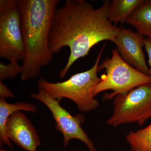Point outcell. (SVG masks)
I'll list each match as a JSON object with an SVG mask.
<instances>
[{
    "label": "cell",
    "instance_id": "obj_7",
    "mask_svg": "<svg viewBox=\"0 0 151 151\" xmlns=\"http://www.w3.org/2000/svg\"><path fill=\"white\" fill-rule=\"evenodd\" d=\"M31 96L43 103L51 112L56 123L55 129L63 136L65 147L70 140L76 139L83 142L89 151H96L94 143L81 128V124L85 121L84 116L80 114L72 116L60 105L59 101L52 98L43 89L39 88L38 91L33 93Z\"/></svg>",
    "mask_w": 151,
    "mask_h": 151
},
{
    "label": "cell",
    "instance_id": "obj_8",
    "mask_svg": "<svg viewBox=\"0 0 151 151\" xmlns=\"http://www.w3.org/2000/svg\"><path fill=\"white\" fill-rule=\"evenodd\" d=\"M145 39L139 33L122 27L115 44L117 46L116 49L124 61L142 73L149 75V68L143 50Z\"/></svg>",
    "mask_w": 151,
    "mask_h": 151
},
{
    "label": "cell",
    "instance_id": "obj_16",
    "mask_svg": "<svg viewBox=\"0 0 151 151\" xmlns=\"http://www.w3.org/2000/svg\"><path fill=\"white\" fill-rule=\"evenodd\" d=\"M0 97H14V96L8 88L7 86L3 84V82H0Z\"/></svg>",
    "mask_w": 151,
    "mask_h": 151
},
{
    "label": "cell",
    "instance_id": "obj_1",
    "mask_svg": "<svg viewBox=\"0 0 151 151\" xmlns=\"http://www.w3.org/2000/svg\"><path fill=\"white\" fill-rule=\"evenodd\" d=\"M110 3L105 1L95 9L85 0H66L57 9L50 34V49L53 54L64 47L70 50L67 63L60 72V78H64L73 63L88 55L97 44L105 40L115 44L120 27L108 19Z\"/></svg>",
    "mask_w": 151,
    "mask_h": 151
},
{
    "label": "cell",
    "instance_id": "obj_5",
    "mask_svg": "<svg viewBox=\"0 0 151 151\" xmlns=\"http://www.w3.org/2000/svg\"><path fill=\"white\" fill-rule=\"evenodd\" d=\"M113 114L107 124L117 127L137 123L142 126L151 117V83L141 85L114 97Z\"/></svg>",
    "mask_w": 151,
    "mask_h": 151
},
{
    "label": "cell",
    "instance_id": "obj_4",
    "mask_svg": "<svg viewBox=\"0 0 151 151\" xmlns=\"http://www.w3.org/2000/svg\"><path fill=\"white\" fill-rule=\"evenodd\" d=\"M111 58H107L99 65V71L104 69L105 74L93 89L94 97L101 92L111 90L105 94L104 100H110L119 94H125L142 84L151 83V76L137 70L120 56L116 49L112 50Z\"/></svg>",
    "mask_w": 151,
    "mask_h": 151
},
{
    "label": "cell",
    "instance_id": "obj_12",
    "mask_svg": "<svg viewBox=\"0 0 151 151\" xmlns=\"http://www.w3.org/2000/svg\"><path fill=\"white\" fill-rule=\"evenodd\" d=\"M144 0H113L108 12L109 20L115 24L127 22L129 17Z\"/></svg>",
    "mask_w": 151,
    "mask_h": 151
},
{
    "label": "cell",
    "instance_id": "obj_14",
    "mask_svg": "<svg viewBox=\"0 0 151 151\" xmlns=\"http://www.w3.org/2000/svg\"><path fill=\"white\" fill-rule=\"evenodd\" d=\"M22 72V65H19L17 62H10L8 64L0 63V82L14 78Z\"/></svg>",
    "mask_w": 151,
    "mask_h": 151
},
{
    "label": "cell",
    "instance_id": "obj_3",
    "mask_svg": "<svg viewBox=\"0 0 151 151\" xmlns=\"http://www.w3.org/2000/svg\"><path fill=\"white\" fill-rule=\"evenodd\" d=\"M105 46L104 44L94 65L89 70L76 73L62 82L53 83L42 78L38 82V88L45 90L52 98L59 102L63 98L72 100L81 112H89L96 109L99 103L95 98L93 90L101 79L97 72Z\"/></svg>",
    "mask_w": 151,
    "mask_h": 151
},
{
    "label": "cell",
    "instance_id": "obj_9",
    "mask_svg": "<svg viewBox=\"0 0 151 151\" xmlns=\"http://www.w3.org/2000/svg\"><path fill=\"white\" fill-rule=\"evenodd\" d=\"M8 138L25 150L36 151L40 145L36 130L27 117L21 111L9 117L6 125Z\"/></svg>",
    "mask_w": 151,
    "mask_h": 151
},
{
    "label": "cell",
    "instance_id": "obj_15",
    "mask_svg": "<svg viewBox=\"0 0 151 151\" xmlns=\"http://www.w3.org/2000/svg\"><path fill=\"white\" fill-rule=\"evenodd\" d=\"M145 47L148 56L149 75L151 76V37L145 38Z\"/></svg>",
    "mask_w": 151,
    "mask_h": 151
},
{
    "label": "cell",
    "instance_id": "obj_6",
    "mask_svg": "<svg viewBox=\"0 0 151 151\" xmlns=\"http://www.w3.org/2000/svg\"><path fill=\"white\" fill-rule=\"evenodd\" d=\"M0 57L10 62L23 60L24 46L18 0L0 1Z\"/></svg>",
    "mask_w": 151,
    "mask_h": 151
},
{
    "label": "cell",
    "instance_id": "obj_13",
    "mask_svg": "<svg viewBox=\"0 0 151 151\" xmlns=\"http://www.w3.org/2000/svg\"><path fill=\"white\" fill-rule=\"evenodd\" d=\"M126 140L131 151H151V124L142 129L130 132Z\"/></svg>",
    "mask_w": 151,
    "mask_h": 151
},
{
    "label": "cell",
    "instance_id": "obj_2",
    "mask_svg": "<svg viewBox=\"0 0 151 151\" xmlns=\"http://www.w3.org/2000/svg\"><path fill=\"white\" fill-rule=\"evenodd\" d=\"M59 3V0H18L24 46L23 81L37 77L41 68L52 60L49 39Z\"/></svg>",
    "mask_w": 151,
    "mask_h": 151
},
{
    "label": "cell",
    "instance_id": "obj_10",
    "mask_svg": "<svg viewBox=\"0 0 151 151\" xmlns=\"http://www.w3.org/2000/svg\"><path fill=\"white\" fill-rule=\"evenodd\" d=\"M24 111L35 113L37 108L35 105L28 103L19 102L10 103L5 98L0 97V143L1 145H7L12 148V145L6 133V125L9 117L17 111Z\"/></svg>",
    "mask_w": 151,
    "mask_h": 151
},
{
    "label": "cell",
    "instance_id": "obj_11",
    "mask_svg": "<svg viewBox=\"0 0 151 151\" xmlns=\"http://www.w3.org/2000/svg\"><path fill=\"white\" fill-rule=\"evenodd\" d=\"M127 22L141 35L151 37V1H144L129 17Z\"/></svg>",
    "mask_w": 151,
    "mask_h": 151
}]
</instances>
